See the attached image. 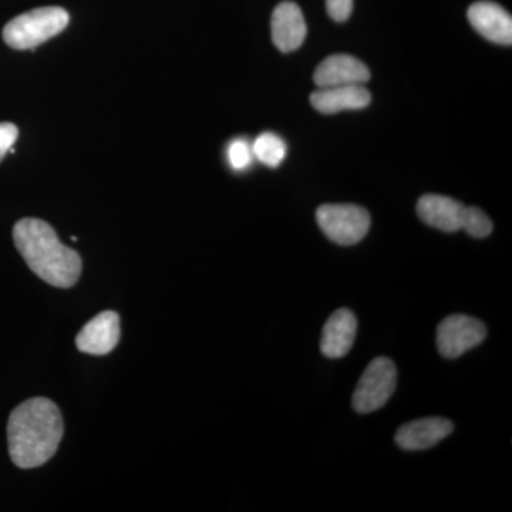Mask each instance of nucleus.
<instances>
[{"instance_id":"obj_1","label":"nucleus","mask_w":512,"mask_h":512,"mask_svg":"<svg viewBox=\"0 0 512 512\" xmlns=\"http://www.w3.org/2000/svg\"><path fill=\"white\" fill-rule=\"evenodd\" d=\"M59 407L45 397L19 404L8 423L9 456L19 468L43 466L53 456L63 437Z\"/></svg>"},{"instance_id":"obj_2","label":"nucleus","mask_w":512,"mask_h":512,"mask_svg":"<svg viewBox=\"0 0 512 512\" xmlns=\"http://www.w3.org/2000/svg\"><path fill=\"white\" fill-rule=\"evenodd\" d=\"M13 241L26 264L42 281L56 288H72L82 274V259L64 247L55 229L36 218L20 220L13 228Z\"/></svg>"},{"instance_id":"obj_3","label":"nucleus","mask_w":512,"mask_h":512,"mask_svg":"<svg viewBox=\"0 0 512 512\" xmlns=\"http://www.w3.org/2000/svg\"><path fill=\"white\" fill-rule=\"evenodd\" d=\"M69 20V13L57 6L30 10L10 20L3 29V40L12 49H35L63 32Z\"/></svg>"},{"instance_id":"obj_4","label":"nucleus","mask_w":512,"mask_h":512,"mask_svg":"<svg viewBox=\"0 0 512 512\" xmlns=\"http://www.w3.org/2000/svg\"><path fill=\"white\" fill-rule=\"evenodd\" d=\"M316 220L330 241L345 247L362 241L370 228L369 212L353 204L322 205L316 211Z\"/></svg>"},{"instance_id":"obj_5","label":"nucleus","mask_w":512,"mask_h":512,"mask_svg":"<svg viewBox=\"0 0 512 512\" xmlns=\"http://www.w3.org/2000/svg\"><path fill=\"white\" fill-rule=\"evenodd\" d=\"M397 370L389 357H376L366 367L353 393V407L359 413H372L389 402L396 390Z\"/></svg>"},{"instance_id":"obj_6","label":"nucleus","mask_w":512,"mask_h":512,"mask_svg":"<svg viewBox=\"0 0 512 512\" xmlns=\"http://www.w3.org/2000/svg\"><path fill=\"white\" fill-rule=\"evenodd\" d=\"M485 336L487 329L481 320L467 315H450L437 328V348L446 359H457L480 345Z\"/></svg>"},{"instance_id":"obj_7","label":"nucleus","mask_w":512,"mask_h":512,"mask_svg":"<svg viewBox=\"0 0 512 512\" xmlns=\"http://www.w3.org/2000/svg\"><path fill=\"white\" fill-rule=\"evenodd\" d=\"M120 340V318L116 312H101L86 323L76 338L80 352L104 356L116 348Z\"/></svg>"},{"instance_id":"obj_8","label":"nucleus","mask_w":512,"mask_h":512,"mask_svg":"<svg viewBox=\"0 0 512 512\" xmlns=\"http://www.w3.org/2000/svg\"><path fill=\"white\" fill-rule=\"evenodd\" d=\"M468 20L484 39L497 45L511 46L512 18L497 3L488 0L474 3L468 9Z\"/></svg>"},{"instance_id":"obj_9","label":"nucleus","mask_w":512,"mask_h":512,"mask_svg":"<svg viewBox=\"0 0 512 512\" xmlns=\"http://www.w3.org/2000/svg\"><path fill=\"white\" fill-rule=\"evenodd\" d=\"M316 86L323 87L352 86L365 84L370 80V70L362 60L349 55H333L326 57L316 67L313 74Z\"/></svg>"},{"instance_id":"obj_10","label":"nucleus","mask_w":512,"mask_h":512,"mask_svg":"<svg viewBox=\"0 0 512 512\" xmlns=\"http://www.w3.org/2000/svg\"><path fill=\"white\" fill-rule=\"evenodd\" d=\"M271 29L274 45L284 53L299 49L308 32L302 10L293 2H282L276 6Z\"/></svg>"},{"instance_id":"obj_11","label":"nucleus","mask_w":512,"mask_h":512,"mask_svg":"<svg viewBox=\"0 0 512 512\" xmlns=\"http://www.w3.org/2000/svg\"><path fill=\"white\" fill-rule=\"evenodd\" d=\"M453 430L454 426L450 420L443 417H427L410 421L400 427L396 433V443L403 450H427L446 439Z\"/></svg>"},{"instance_id":"obj_12","label":"nucleus","mask_w":512,"mask_h":512,"mask_svg":"<svg viewBox=\"0 0 512 512\" xmlns=\"http://www.w3.org/2000/svg\"><path fill=\"white\" fill-rule=\"evenodd\" d=\"M464 207L461 202L444 195H423L417 202V214L430 227L444 232H457L463 224Z\"/></svg>"},{"instance_id":"obj_13","label":"nucleus","mask_w":512,"mask_h":512,"mask_svg":"<svg viewBox=\"0 0 512 512\" xmlns=\"http://www.w3.org/2000/svg\"><path fill=\"white\" fill-rule=\"evenodd\" d=\"M357 330L356 316L349 309H339L326 322L323 328L320 350L329 359H339L348 355L355 343Z\"/></svg>"},{"instance_id":"obj_14","label":"nucleus","mask_w":512,"mask_h":512,"mask_svg":"<svg viewBox=\"0 0 512 512\" xmlns=\"http://www.w3.org/2000/svg\"><path fill=\"white\" fill-rule=\"evenodd\" d=\"M372 101L369 90L363 84L352 86L323 87L312 93L313 109L322 114H336L345 110H360Z\"/></svg>"},{"instance_id":"obj_15","label":"nucleus","mask_w":512,"mask_h":512,"mask_svg":"<svg viewBox=\"0 0 512 512\" xmlns=\"http://www.w3.org/2000/svg\"><path fill=\"white\" fill-rule=\"evenodd\" d=\"M286 151L288 147L285 141L274 133L261 134L252 144V153L256 160L272 168L281 165L285 160Z\"/></svg>"},{"instance_id":"obj_16","label":"nucleus","mask_w":512,"mask_h":512,"mask_svg":"<svg viewBox=\"0 0 512 512\" xmlns=\"http://www.w3.org/2000/svg\"><path fill=\"white\" fill-rule=\"evenodd\" d=\"M461 229L473 238H485L493 232V222L480 208L466 207Z\"/></svg>"},{"instance_id":"obj_17","label":"nucleus","mask_w":512,"mask_h":512,"mask_svg":"<svg viewBox=\"0 0 512 512\" xmlns=\"http://www.w3.org/2000/svg\"><path fill=\"white\" fill-rule=\"evenodd\" d=\"M228 161L234 170L242 171L251 165L254 160V153H252V146H249L248 141L234 140L228 147Z\"/></svg>"},{"instance_id":"obj_18","label":"nucleus","mask_w":512,"mask_h":512,"mask_svg":"<svg viewBox=\"0 0 512 512\" xmlns=\"http://www.w3.org/2000/svg\"><path fill=\"white\" fill-rule=\"evenodd\" d=\"M19 130L15 124L0 123V161L6 154L13 153V144L18 140Z\"/></svg>"},{"instance_id":"obj_19","label":"nucleus","mask_w":512,"mask_h":512,"mask_svg":"<svg viewBox=\"0 0 512 512\" xmlns=\"http://www.w3.org/2000/svg\"><path fill=\"white\" fill-rule=\"evenodd\" d=\"M326 9L335 22H346L352 15L353 0H326Z\"/></svg>"}]
</instances>
